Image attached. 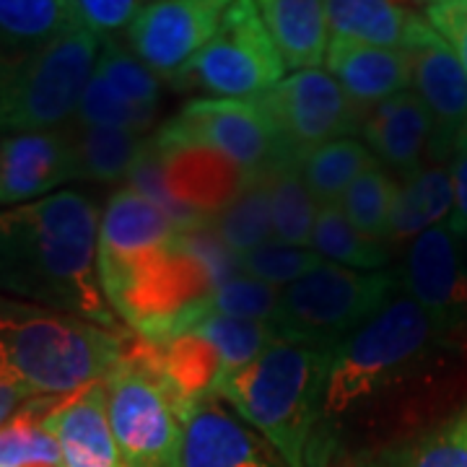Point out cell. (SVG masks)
Instances as JSON below:
<instances>
[{
	"label": "cell",
	"mask_w": 467,
	"mask_h": 467,
	"mask_svg": "<svg viewBox=\"0 0 467 467\" xmlns=\"http://www.w3.org/2000/svg\"><path fill=\"white\" fill-rule=\"evenodd\" d=\"M99 208L78 190L0 208V291L117 330L97 267Z\"/></svg>",
	"instance_id": "1"
},
{
	"label": "cell",
	"mask_w": 467,
	"mask_h": 467,
	"mask_svg": "<svg viewBox=\"0 0 467 467\" xmlns=\"http://www.w3.org/2000/svg\"><path fill=\"white\" fill-rule=\"evenodd\" d=\"M327 350L273 340L250 367L218 384L216 398L265 439L285 467H315Z\"/></svg>",
	"instance_id": "2"
},
{
	"label": "cell",
	"mask_w": 467,
	"mask_h": 467,
	"mask_svg": "<svg viewBox=\"0 0 467 467\" xmlns=\"http://www.w3.org/2000/svg\"><path fill=\"white\" fill-rule=\"evenodd\" d=\"M125 340L122 330L29 306L0 330V364L32 398L63 400L104 382L122 361Z\"/></svg>",
	"instance_id": "3"
},
{
	"label": "cell",
	"mask_w": 467,
	"mask_h": 467,
	"mask_svg": "<svg viewBox=\"0 0 467 467\" xmlns=\"http://www.w3.org/2000/svg\"><path fill=\"white\" fill-rule=\"evenodd\" d=\"M441 327L418 301L392 296L364 327L330 350L319 423L340 418L410 377L431 356Z\"/></svg>",
	"instance_id": "4"
},
{
	"label": "cell",
	"mask_w": 467,
	"mask_h": 467,
	"mask_svg": "<svg viewBox=\"0 0 467 467\" xmlns=\"http://www.w3.org/2000/svg\"><path fill=\"white\" fill-rule=\"evenodd\" d=\"M99 284L112 312L149 343L192 330L216 288L211 270L184 244L182 234Z\"/></svg>",
	"instance_id": "5"
},
{
	"label": "cell",
	"mask_w": 467,
	"mask_h": 467,
	"mask_svg": "<svg viewBox=\"0 0 467 467\" xmlns=\"http://www.w3.org/2000/svg\"><path fill=\"white\" fill-rule=\"evenodd\" d=\"M101 39L78 21L39 50L0 63V130L34 133L67 125L99 57Z\"/></svg>",
	"instance_id": "6"
},
{
	"label": "cell",
	"mask_w": 467,
	"mask_h": 467,
	"mask_svg": "<svg viewBox=\"0 0 467 467\" xmlns=\"http://www.w3.org/2000/svg\"><path fill=\"white\" fill-rule=\"evenodd\" d=\"M398 284L389 273L322 263L281 291L273 327L281 340L330 353L395 296Z\"/></svg>",
	"instance_id": "7"
},
{
	"label": "cell",
	"mask_w": 467,
	"mask_h": 467,
	"mask_svg": "<svg viewBox=\"0 0 467 467\" xmlns=\"http://www.w3.org/2000/svg\"><path fill=\"white\" fill-rule=\"evenodd\" d=\"M285 66L254 0H234L213 39L171 78L201 99H252L284 81Z\"/></svg>",
	"instance_id": "8"
},
{
	"label": "cell",
	"mask_w": 467,
	"mask_h": 467,
	"mask_svg": "<svg viewBox=\"0 0 467 467\" xmlns=\"http://www.w3.org/2000/svg\"><path fill=\"white\" fill-rule=\"evenodd\" d=\"M104 382L109 426L122 465L180 467L184 418L161 379L122 356Z\"/></svg>",
	"instance_id": "9"
},
{
	"label": "cell",
	"mask_w": 467,
	"mask_h": 467,
	"mask_svg": "<svg viewBox=\"0 0 467 467\" xmlns=\"http://www.w3.org/2000/svg\"><path fill=\"white\" fill-rule=\"evenodd\" d=\"M153 135L218 150L250 177H267L294 159L254 99H192Z\"/></svg>",
	"instance_id": "10"
},
{
	"label": "cell",
	"mask_w": 467,
	"mask_h": 467,
	"mask_svg": "<svg viewBox=\"0 0 467 467\" xmlns=\"http://www.w3.org/2000/svg\"><path fill=\"white\" fill-rule=\"evenodd\" d=\"M252 99L273 119L294 159L325 143L361 133L367 117L333 76L319 67L296 70Z\"/></svg>",
	"instance_id": "11"
},
{
	"label": "cell",
	"mask_w": 467,
	"mask_h": 467,
	"mask_svg": "<svg viewBox=\"0 0 467 467\" xmlns=\"http://www.w3.org/2000/svg\"><path fill=\"white\" fill-rule=\"evenodd\" d=\"M234 0H153L125 32L135 57L171 81L213 39Z\"/></svg>",
	"instance_id": "12"
},
{
	"label": "cell",
	"mask_w": 467,
	"mask_h": 467,
	"mask_svg": "<svg viewBox=\"0 0 467 467\" xmlns=\"http://www.w3.org/2000/svg\"><path fill=\"white\" fill-rule=\"evenodd\" d=\"M149 143L171 201L201 221H213L252 180L244 169L213 149L164 140L159 135H150Z\"/></svg>",
	"instance_id": "13"
},
{
	"label": "cell",
	"mask_w": 467,
	"mask_h": 467,
	"mask_svg": "<svg viewBox=\"0 0 467 467\" xmlns=\"http://www.w3.org/2000/svg\"><path fill=\"white\" fill-rule=\"evenodd\" d=\"M410 84L434 122L431 146L436 156L454 150L457 135L467 125V73L451 47L420 18L408 42Z\"/></svg>",
	"instance_id": "14"
},
{
	"label": "cell",
	"mask_w": 467,
	"mask_h": 467,
	"mask_svg": "<svg viewBox=\"0 0 467 467\" xmlns=\"http://www.w3.org/2000/svg\"><path fill=\"white\" fill-rule=\"evenodd\" d=\"M78 180L66 125L0 138V208L42 201Z\"/></svg>",
	"instance_id": "15"
},
{
	"label": "cell",
	"mask_w": 467,
	"mask_h": 467,
	"mask_svg": "<svg viewBox=\"0 0 467 467\" xmlns=\"http://www.w3.org/2000/svg\"><path fill=\"white\" fill-rule=\"evenodd\" d=\"M180 467H285L263 436L229 413L216 398L184 418Z\"/></svg>",
	"instance_id": "16"
},
{
	"label": "cell",
	"mask_w": 467,
	"mask_h": 467,
	"mask_svg": "<svg viewBox=\"0 0 467 467\" xmlns=\"http://www.w3.org/2000/svg\"><path fill=\"white\" fill-rule=\"evenodd\" d=\"M402 284L410 299L418 301L441 327L454 330L460 325L467 306V278L447 223H436L418 234L405 260Z\"/></svg>",
	"instance_id": "17"
},
{
	"label": "cell",
	"mask_w": 467,
	"mask_h": 467,
	"mask_svg": "<svg viewBox=\"0 0 467 467\" xmlns=\"http://www.w3.org/2000/svg\"><path fill=\"white\" fill-rule=\"evenodd\" d=\"M180 232L182 229L156 202H150L130 184L115 190L99 216V281L128 267L138 257L169 244Z\"/></svg>",
	"instance_id": "18"
},
{
	"label": "cell",
	"mask_w": 467,
	"mask_h": 467,
	"mask_svg": "<svg viewBox=\"0 0 467 467\" xmlns=\"http://www.w3.org/2000/svg\"><path fill=\"white\" fill-rule=\"evenodd\" d=\"M55 436L63 467H125L107 410V382L63 398L42 420Z\"/></svg>",
	"instance_id": "19"
},
{
	"label": "cell",
	"mask_w": 467,
	"mask_h": 467,
	"mask_svg": "<svg viewBox=\"0 0 467 467\" xmlns=\"http://www.w3.org/2000/svg\"><path fill=\"white\" fill-rule=\"evenodd\" d=\"M325 63L327 73L361 109L377 107L410 86V57L405 50L330 36Z\"/></svg>",
	"instance_id": "20"
},
{
	"label": "cell",
	"mask_w": 467,
	"mask_h": 467,
	"mask_svg": "<svg viewBox=\"0 0 467 467\" xmlns=\"http://www.w3.org/2000/svg\"><path fill=\"white\" fill-rule=\"evenodd\" d=\"M364 146L382 167L400 171L408 177L420 167V159L431 146L434 122L416 91H402L382 104L371 107L361 125Z\"/></svg>",
	"instance_id": "21"
},
{
	"label": "cell",
	"mask_w": 467,
	"mask_h": 467,
	"mask_svg": "<svg viewBox=\"0 0 467 467\" xmlns=\"http://www.w3.org/2000/svg\"><path fill=\"white\" fill-rule=\"evenodd\" d=\"M254 3L288 70H309L325 63L330 45L325 0H254Z\"/></svg>",
	"instance_id": "22"
},
{
	"label": "cell",
	"mask_w": 467,
	"mask_h": 467,
	"mask_svg": "<svg viewBox=\"0 0 467 467\" xmlns=\"http://www.w3.org/2000/svg\"><path fill=\"white\" fill-rule=\"evenodd\" d=\"M325 11L333 36L389 50H405L423 18L400 0H325Z\"/></svg>",
	"instance_id": "23"
},
{
	"label": "cell",
	"mask_w": 467,
	"mask_h": 467,
	"mask_svg": "<svg viewBox=\"0 0 467 467\" xmlns=\"http://www.w3.org/2000/svg\"><path fill=\"white\" fill-rule=\"evenodd\" d=\"M70 149L76 161V177L91 182H119L128 180L138 156L146 149V135L117 128H86L67 122Z\"/></svg>",
	"instance_id": "24"
},
{
	"label": "cell",
	"mask_w": 467,
	"mask_h": 467,
	"mask_svg": "<svg viewBox=\"0 0 467 467\" xmlns=\"http://www.w3.org/2000/svg\"><path fill=\"white\" fill-rule=\"evenodd\" d=\"M73 24V0H0V63L39 50Z\"/></svg>",
	"instance_id": "25"
},
{
	"label": "cell",
	"mask_w": 467,
	"mask_h": 467,
	"mask_svg": "<svg viewBox=\"0 0 467 467\" xmlns=\"http://www.w3.org/2000/svg\"><path fill=\"white\" fill-rule=\"evenodd\" d=\"M454 187L451 174L441 164L418 167L408 177H402L398 187V201L392 213V239H410L451 213Z\"/></svg>",
	"instance_id": "26"
},
{
	"label": "cell",
	"mask_w": 467,
	"mask_h": 467,
	"mask_svg": "<svg viewBox=\"0 0 467 467\" xmlns=\"http://www.w3.org/2000/svg\"><path fill=\"white\" fill-rule=\"evenodd\" d=\"M296 164H299L301 180L317 205H335L346 195L350 184L379 161L361 140L340 138L301 153Z\"/></svg>",
	"instance_id": "27"
},
{
	"label": "cell",
	"mask_w": 467,
	"mask_h": 467,
	"mask_svg": "<svg viewBox=\"0 0 467 467\" xmlns=\"http://www.w3.org/2000/svg\"><path fill=\"white\" fill-rule=\"evenodd\" d=\"M270 223L273 239L291 247H309L319 205L301 180L296 159L285 161L267 174Z\"/></svg>",
	"instance_id": "28"
},
{
	"label": "cell",
	"mask_w": 467,
	"mask_h": 467,
	"mask_svg": "<svg viewBox=\"0 0 467 467\" xmlns=\"http://www.w3.org/2000/svg\"><path fill=\"white\" fill-rule=\"evenodd\" d=\"M312 250L322 260L335 265L353 267V270H379L389 263V250L382 242H374L350 223L340 205H319L315 232H312Z\"/></svg>",
	"instance_id": "29"
},
{
	"label": "cell",
	"mask_w": 467,
	"mask_h": 467,
	"mask_svg": "<svg viewBox=\"0 0 467 467\" xmlns=\"http://www.w3.org/2000/svg\"><path fill=\"white\" fill-rule=\"evenodd\" d=\"M57 402L55 398H32L0 429V467L63 465L60 447L42 423Z\"/></svg>",
	"instance_id": "30"
},
{
	"label": "cell",
	"mask_w": 467,
	"mask_h": 467,
	"mask_svg": "<svg viewBox=\"0 0 467 467\" xmlns=\"http://www.w3.org/2000/svg\"><path fill=\"white\" fill-rule=\"evenodd\" d=\"M211 226L234 257L270 242L273 223H270L267 177H252L250 184L236 195V201L211 221Z\"/></svg>",
	"instance_id": "31"
},
{
	"label": "cell",
	"mask_w": 467,
	"mask_h": 467,
	"mask_svg": "<svg viewBox=\"0 0 467 467\" xmlns=\"http://www.w3.org/2000/svg\"><path fill=\"white\" fill-rule=\"evenodd\" d=\"M398 187L400 184L395 182V177L382 164H374L350 184L337 205L358 232L384 244L392 229Z\"/></svg>",
	"instance_id": "32"
},
{
	"label": "cell",
	"mask_w": 467,
	"mask_h": 467,
	"mask_svg": "<svg viewBox=\"0 0 467 467\" xmlns=\"http://www.w3.org/2000/svg\"><path fill=\"white\" fill-rule=\"evenodd\" d=\"M192 330L201 333L205 340H211L218 350L223 367L221 382L250 367L273 340H278L273 322L223 317V315H205Z\"/></svg>",
	"instance_id": "33"
},
{
	"label": "cell",
	"mask_w": 467,
	"mask_h": 467,
	"mask_svg": "<svg viewBox=\"0 0 467 467\" xmlns=\"http://www.w3.org/2000/svg\"><path fill=\"white\" fill-rule=\"evenodd\" d=\"M94 73L101 76L125 101H130L140 112L156 117L161 104V78L146 63L135 57L128 45L119 39H104Z\"/></svg>",
	"instance_id": "34"
},
{
	"label": "cell",
	"mask_w": 467,
	"mask_h": 467,
	"mask_svg": "<svg viewBox=\"0 0 467 467\" xmlns=\"http://www.w3.org/2000/svg\"><path fill=\"white\" fill-rule=\"evenodd\" d=\"M353 467H467V444L457 426L364 454Z\"/></svg>",
	"instance_id": "35"
},
{
	"label": "cell",
	"mask_w": 467,
	"mask_h": 467,
	"mask_svg": "<svg viewBox=\"0 0 467 467\" xmlns=\"http://www.w3.org/2000/svg\"><path fill=\"white\" fill-rule=\"evenodd\" d=\"M322 263H327V260H322L315 250L281 244L275 239L236 257V267L244 275H250L254 281H263L267 285H275V288L296 284L304 275H309L312 270H317Z\"/></svg>",
	"instance_id": "36"
},
{
	"label": "cell",
	"mask_w": 467,
	"mask_h": 467,
	"mask_svg": "<svg viewBox=\"0 0 467 467\" xmlns=\"http://www.w3.org/2000/svg\"><path fill=\"white\" fill-rule=\"evenodd\" d=\"M156 117L140 112L130 101H125L101 76L91 73L86 84L78 109L70 122H78L86 128H117V130H133L146 135Z\"/></svg>",
	"instance_id": "37"
},
{
	"label": "cell",
	"mask_w": 467,
	"mask_h": 467,
	"mask_svg": "<svg viewBox=\"0 0 467 467\" xmlns=\"http://www.w3.org/2000/svg\"><path fill=\"white\" fill-rule=\"evenodd\" d=\"M278 299H281V291L275 285L254 281L250 275H234L213 288L205 315L273 322Z\"/></svg>",
	"instance_id": "38"
},
{
	"label": "cell",
	"mask_w": 467,
	"mask_h": 467,
	"mask_svg": "<svg viewBox=\"0 0 467 467\" xmlns=\"http://www.w3.org/2000/svg\"><path fill=\"white\" fill-rule=\"evenodd\" d=\"M143 0H73L76 21L97 36L112 39L117 32H128Z\"/></svg>",
	"instance_id": "39"
},
{
	"label": "cell",
	"mask_w": 467,
	"mask_h": 467,
	"mask_svg": "<svg viewBox=\"0 0 467 467\" xmlns=\"http://www.w3.org/2000/svg\"><path fill=\"white\" fill-rule=\"evenodd\" d=\"M423 18L450 45L467 73V0H429Z\"/></svg>",
	"instance_id": "40"
},
{
	"label": "cell",
	"mask_w": 467,
	"mask_h": 467,
	"mask_svg": "<svg viewBox=\"0 0 467 467\" xmlns=\"http://www.w3.org/2000/svg\"><path fill=\"white\" fill-rule=\"evenodd\" d=\"M451 187H454V205H451L447 229L454 239L467 236V143L457 140L451 150Z\"/></svg>",
	"instance_id": "41"
},
{
	"label": "cell",
	"mask_w": 467,
	"mask_h": 467,
	"mask_svg": "<svg viewBox=\"0 0 467 467\" xmlns=\"http://www.w3.org/2000/svg\"><path fill=\"white\" fill-rule=\"evenodd\" d=\"M29 400H32V395L26 392V387L0 364V429Z\"/></svg>",
	"instance_id": "42"
},
{
	"label": "cell",
	"mask_w": 467,
	"mask_h": 467,
	"mask_svg": "<svg viewBox=\"0 0 467 467\" xmlns=\"http://www.w3.org/2000/svg\"><path fill=\"white\" fill-rule=\"evenodd\" d=\"M29 306H32V304H24V301L0 296V330H3L8 322H14L16 317H21Z\"/></svg>",
	"instance_id": "43"
},
{
	"label": "cell",
	"mask_w": 467,
	"mask_h": 467,
	"mask_svg": "<svg viewBox=\"0 0 467 467\" xmlns=\"http://www.w3.org/2000/svg\"><path fill=\"white\" fill-rule=\"evenodd\" d=\"M457 434H460V439L467 444V416L457 423Z\"/></svg>",
	"instance_id": "44"
},
{
	"label": "cell",
	"mask_w": 467,
	"mask_h": 467,
	"mask_svg": "<svg viewBox=\"0 0 467 467\" xmlns=\"http://www.w3.org/2000/svg\"><path fill=\"white\" fill-rule=\"evenodd\" d=\"M457 140H465V143H467V125H465V128H462V130H460V135H457Z\"/></svg>",
	"instance_id": "45"
},
{
	"label": "cell",
	"mask_w": 467,
	"mask_h": 467,
	"mask_svg": "<svg viewBox=\"0 0 467 467\" xmlns=\"http://www.w3.org/2000/svg\"><path fill=\"white\" fill-rule=\"evenodd\" d=\"M29 467H63V465H29Z\"/></svg>",
	"instance_id": "46"
},
{
	"label": "cell",
	"mask_w": 467,
	"mask_h": 467,
	"mask_svg": "<svg viewBox=\"0 0 467 467\" xmlns=\"http://www.w3.org/2000/svg\"><path fill=\"white\" fill-rule=\"evenodd\" d=\"M418 3H426V0H418Z\"/></svg>",
	"instance_id": "47"
}]
</instances>
